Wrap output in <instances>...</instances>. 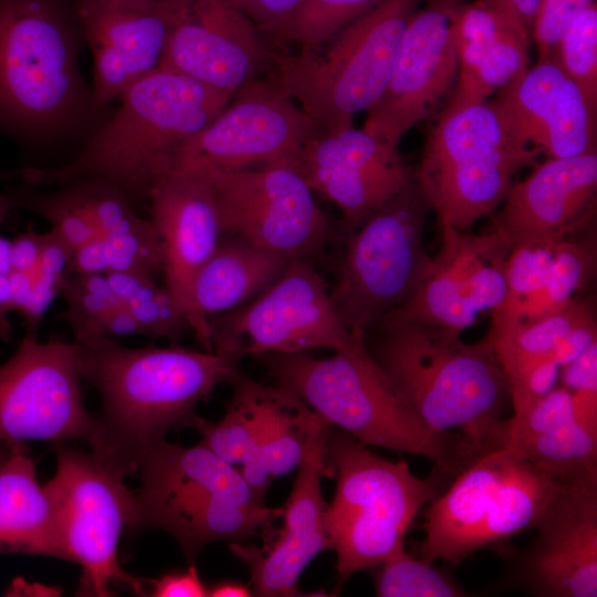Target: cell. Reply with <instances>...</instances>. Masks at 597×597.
<instances>
[{"instance_id":"6da1fadb","label":"cell","mask_w":597,"mask_h":597,"mask_svg":"<svg viewBox=\"0 0 597 597\" xmlns=\"http://www.w3.org/2000/svg\"><path fill=\"white\" fill-rule=\"evenodd\" d=\"M74 344L77 371L101 398L91 453L121 479L170 430L190 427L198 404L240 371L228 355L177 344L130 348L103 335Z\"/></svg>"},{"instance_id":"7a4b0ae2","label":"cell","mask_w":597,"mask_h":597,"mask_svg":"<svg viewBox=\"0 0 597 597\" xmlns=\"http://www.w3.org/2000/svg\"><path fill=\"white\" fill-rule=\"evenodd\" d=\"M77 0H0V133L29 148L85 142L108 117L84 78Z\"/></svg>"},{"instance_id":"3957f363","label":"cell","mask_w":597,"mask_h":597,"mask_svg":"<svg viewBox=\"0 0 597 597\" xmlns=\"http://www.w3.org/2000/svg\"><path fill=\"white\" fill-rule=\"evenodd\" d=\"M364 341L401 395L438 432L459 430L480 454L503 447L505 375L490 343L437 325L384 316Z\"/></svg>"},{"instance_id":"277c9868","label":"cell","mask_w":597,"mask_h":597,"mask_svg":"<svg viewBox=\"0 0 597 597\" xmlns=\"http://www.w3.org/2000/svg\"><path fill=\"white\" fill-rule=\"evenodd\" d=\"M228 94L178 72L159 67L133 83L119 106L64 165L24 167L23 184L56 187L102 179L137 206L172 155L201 132L231 101Z\"/></svg>"},{"instance_id":"5b68a950","label":"cell","mask_w":597,"mask_h":597,"mask_svg":"<svg viewBox=\"0 0 597 597\" xmlns=\"http://www.w3.org/2000/svg\"><path fill=\"white\" fill-rule=\"evenodd\" d=\"M274 384L360 443L420 455L453 479L472 460L461 434L438 432L416 412L368 352L364 337L329 357H259Z\"/></svg>"},{"instance_id":"8992f818","label":"cell","mask_w":597,"mask_h":597,"mask_svg":"<svg viewBox=\"0 0 597 597\" xmlns=\"http://www.w3.org/2000/svg\"><path fill=\"white\" fill-rule=\"evenodd\" d=\"M140 482L129 531L157 528L179 545L189 565L213 542H245L280 519L251 491L239 469L200 442L184 447L165 439L140 459Z\"/></svg>"},{"instance_id":"52a82bcc","label":"cell","mask_w":597,"mask_h":597,"mask_svg":"<svg viewBox=\"0 0 597 597\" xmlns=\"http://www.w3.org/2000/svg\"><path fill=\"white\" fill-rule=\"evenodd\" d=\"M326 460L336 488L326 505L325 527L339 585L405 545L417 513L452 480L438 469L418 478L407 463L388 461L334 427L326 439Z\"/></svg>"},{"instance_id":"ba28073f","label":"cell","mask_w":597,"mask_h":597,"mask_svg":"<svg viewBox=\"0 0 597 597\" xmlns=\"http://www.w3.org/2000/svg\"><path fill=\"white\" fill-rule=\"evenodd\" d=\"M425 0H377L314 51L273 53L269 80L325 132L352 127L384 93Z\"/></svg>"},{"instance_id":"9c48e42d","label":"cell","mask_w":597,"mask_h":597,"mask_svg":"<svg viewBox=\"0 0 597 597\" xmlns=\"http://www.w3.org/2000/svg\"><path fill=\"white\" fill-rule=\"evenodd\" d=\"M540 153L514 134L493 102L446 105L432 126L417 180L439 227L464 231L491 216Z\"/></svg>"},{"instance_id":"30bf717a","label":"cell","mask_w":597,"mask_h":597,"mask_svg":"<svg viewBox=\"0 0 597 597\" xmlns=\"http://www.w3.org/2000/svg\"><path fill=\"white\" fill-rule=\"evenodd\" d=\"M556 483L510 447L475 457L430 501L416 556L459 564L535 526Z\"/></svg>"},{"instance_id":"8fae6325","label":"cell","mask_w":597,"mask_h":597,"mask_svg":"<svg viewBox=\"0 0 597 597\" xmlns=\"http://www.w3.org/2000/svg\"><path fill=\"white\" fill-rule=\"evenodd\" d=\"M430 210L416 176L345 237L329 297L352 334L365 335L413 294L431 259L423 243Z\"/></svg>"},{"instance_id":"7c38bea8","label":"cell","mask_w":597,"mask_h":597,"mask_svg":"<svg viewBox=\"0 0 597 597\" xmlns=\"http://www.w3.org/2000/svg\"><path fill=\"white\" fill-rule=\"evenodd\" d=\"M213 350L245 356L341 350L363 335L341 322L322 275L306 259L292 260L280 277L249 303L207 320Z\"/></svg>"},{"instance_id":"4fadbf2b","label":"cell","mask_w":597,"mask_h":597,"mask_svg":"<svg viewBox=\"0 0 597 597\" xmlns=\"http://www.w3.org/2000/svg\"><path fill=\"white\" fill-rule=\"evenodd\" d=\"M184 171L207 179L226 234L290 261L317 254L329 239L328 218L296 161Z\"/></svg>"},{"instance_id":"5bb4252c","label":"cell","mask_w":597,"mask_h":597,"mask_svg":"<svg viewBox=\"0 0 597 597\" xmlns=\"http://www.w3.org/2000/svg\"><path fill=\"white\" fill-rule=\"evenodd\" d=\"M53 449L56 470L50 482L60 506L64 559L82 568L80 591L105 597L119 584L145 595L144 582L121 567L117 554L121 534L133 521L134 492L92 453L66 442Z\"/></svg>"},{"instance_id":"9a60e30c","label":"cell","mask_w":597,"mask_h":597,"mask_svg":"<svg viewBox=\"0 0 597 597\" xmlns=\"http://www.w3.org/2000/svg\"><path fill=\"white\" fill-rule=\"evenodd\" d=\"M75 344L27 333L0 364V441L88 443L96 417L85 408Z\"/></svg>"},{"instance_id":"2e32d148","label":"cell","mask_w":597,"mask_h":597,"mask_svg":"<svg viewBox=\"0 0 597 597\" xmlns=\"http://www.w3.org/2000/svg\"><path fill=\"white\" fill-rule=\"evenodd\" d=\"M197 135L180 146L168 166L180 170H234L296 161L323 129L269 78L255 80Z\"/></svg>"},{"instance_id":"e0dca14e","label":"cell","mask_w":597,"mask_h":597,"mask_svg":"<svg viewBox=\"0 0 597 597\" xmlns=\"http://www.w3.org/2000/svg\"><path fill=\"white\" fill-rule=\"evenodd\" d=\"M161 1L168 36L160 67L231 97L270 72V43L232 0Z\"/></svg>"},{"instance_id":"ac0fdd59","label":"cell","mask_w":597,"mask_h":597,"mask_svg":"<svg viewBox=\"0 0 597 597\" xmlns=\"http://www.w3.org/2000/svg\"><path fill=\"white\" fill-rule=\"evenodd\" d=\"M467 0H425L411 17L390 80L363 129L399 145L450 95L458 76L455 19Z\"/></svg>"},{"instance_id":"d6986e66","label":"cell","mask_w":597,"mask_h":597,"mask_svg":"<svg viewBox=\"0 0 597 597\" xmlns=\"http://www.w3.org/2000/svg\"><path fill=\"white\" fill-rule=\"evenodd\" d=\"M331 427L314 415L292 490L282 506L281 527L272 524L264 531L262 546L229 543L232 554L247 566L255 596H302L298 579L303 570L318 554L329 549L322 479L332 478L326 460Z\"/></svg>"},{"instance_id":"ffe728a7","label":"cell","mask_w":597,"mask_h":597,"mask_svg":"<svg viewBox=\"0 0 597 597\" xmlns=\"http://www.w3.org/2000/svg\"><path fill=\"white\" fill-rule=\"evenodd\" d=\"M516 557L512 586L537 597L597 596V475L557 480Z\"/></svg>"},{"instance_id":"44dd1931","label":"cell","mask_w":597,"mask_h":597,"mask_svg":"<svg viewBox=\"0 0 597 597\" xmlns=\"http://www.w3.org/2000/svg\"><path fill=\"white\" fill-rule=\"evenodd\" d=\"M441 249L411 297L386 316L419 321L461 334L478 315L495 312L506 292L512 248L495 230L472 234L440 227Z\"/></svg>"},{"instance_id":"7402d4cb","label":"cell","mask_w":597,"mask_h":597,"mask_svg":"<svg viewBox=\"0 0 597 597\" xmlns=\"http://www.w3.org/2000/svg\"><path fill=\"white\" fill-rule=\"evenodd\" d=\"M296 165L313 192L339 209L344 237L416 177L399 145L353 126L322 130L303 147Z\"/></svg>"},{"instance_id":"603a6c76","label":"cell","mask_w":597,"mask_h":597,"mask_svg":"<svg viewBox=\"0 0 597 597\" xmlns=\"http://www.w3.org/2000/svg\"><path fill=\"white\" fill-rule=\"evenodd\" d=\"M596 193L597 151L548 158L512 185L492 229L512 249L578 235L593 221Z\"/></svg>"},{"instance_id":"cb8c5ba5","label":"cell","mask_w":597,"mask_h":597,"mask_svg":"<svg viewBox=\"0 0 597 597\" xmlns=\"http://www.w3.org/2000/svg\"><path fill=\"white\" fill-rule=\"evenodd\" d=\"M492 102L519 139L548 158L597 151V107L557 57L537 59Z\"/></svg>"},{"instance_id":"d4e9b609","label":"cell","mask_w":597,"mask_h":597,"mask_svg":"<svg viewBox=\"0 0 597 597\" xmlns=\"http://www.w3.org/2000/svg\"><path fill=\"white\" fill-rule=\"evenodd\" d=\"M93 57L92 90L109 107L136 81L160 67L168 36L161 0H77Z\"/></svg>"},{"instance_id":"484cf974","label":"cell","mask_w":597,"mask_h":597,"mask_svg":"<svg viewBox=\"0 0 597 597\" xmlns=\"http://www.w3.org/2000/svg\"><path fill=\"white\" fill-rule=\"evenodd\" d=\"M147 201L161 250L163 284L188 321L193 277L224 234L211 187L199 174L167 166L154 177Z\"/></svg>"},{"instance_id":"4316f807","label":"cell","mask_w":597,"mask_h":597,"mask_svg":"<svg viewBox=\"0 0 597 597\" xmlns=\"http://www.w3.org/2000/svg\"><path fill=\"white\" fill-rule=\"evenodd\" d=\"M454 32L458 76L447 105L485 102L530 67L532 33L485 0L461 7Z\"/></svg>"},{"instance_id":"83f0119b","label":"cell","mask_w":597,"mask_h":597,"mask_svg":"<svg viewBox=\"0 0 597 597\" xmlns=\"http://www.w3.org/2000/svg\"><path fill=\"white\" fill-rule=\"evenodd\" d=\"M595 271L591 239L574 235L515 247L506 264L505 300L492 314L520 322L554 314L577 298Z\"/></svg>"},{"instance_id":"f1b7e54d","label":"cell","mask_w":597,"mask_h":597,"mask_svg":"<svg viewBox=\"0 0 597 597\" xmlns=\"http://www.w3.org/2000/svg\"><path fill=\"white\" fill-rule=\"evenodd\" d=\"M485 339L511 392L541 367H562L597 342L595 307L590 301L575 298L561 311L534 322L492 314Z\"/></svg>"},{"instance_id":"f546056e","label":"cell","mask_w":597,"mask_h":597,"mask_svg":"<svg viewBox=\"0 0 597 597\" xmlns=\"http://www.w3.org/2000/svg\"><path fill=\"white\" fill-rule=\"evenodd\" d=\"M0 554L64 559L59 502L25 442L0 441Z\"/></svg>"},{"instance_id":"4dcf8cb0","label":"cell","mask_w":597,"mask_h":597,"mask_svg":"<svg viewBox=\"0 0 597 597\" xmlns=\"http://www.w3.org/2000/svg\"><path fill=\"white\" fill-rule=\"evenodd\" d=\"M290 262L224 233L191 284L188 323L201 347L213 350L208 335L209 317L252 301L280 277Z\"/></svg>"},{"instance_id":"1f68e13d","label":"cell","mask_w":597,"mask_h":597,"mask_svg":"<svg viewBox=\"0 0 597 597\" xmlns=\"http://www.w3.org/2000/svg\"><path fill=\"white\" fill-rule=\"evenodd\" d=\"M261 436L256 455L238 469L262 502L271 481L298 468L315 415L290 389L260 383Z\"/></svg>"},{"instance_id":"d6a6232c","label":"cell","mask_w":597,"mask_h":597,"mask_svg":"<svg viewBox=\"0 0 597 597\" xmlns=\"http://www.w3.org/2000/svg\"><path fill=\"white\" fill-rule=\"evenodd\" d=\"M230 385L233 394L226 412L218 421L197 416L190 428L200 436V443L233 467L250 462L256 455L261 436L260 381L241 371Z\"/></svg>"},{"instance_id":"836d02e7","label":"cell","mask_w":597,"mask_h":597,"mask_svg":"<svg viewBox=\"0 0 597 597\" xmlns=\"http://www.w3.org/2000/svg\"><path fill=\"white\" fill-rule=\"evenodd\" d=\"M510 448L555 480L597 475V429L576 418Z\"/></svg>"},{"instance_id":"e575fe53","label":"cell","mask_w":597,"mask_h":597,"mask_svg":"<svg viewBox=\"0 0 597 597\" xmlns=\"http://www.w3.org/2000/svg\"><path fill=\"white\" fill-rule=\"evenodd\" d=\"M105 275L116 297L138 322L142 335L176 344L190 331L186 315L157 279L121 272Z\"/></svg>"},{"instance_id":"d590c367","label":"cell","mask_w":597,"mask_h":597,"mask_svg":"<svg viewBox=\"0 0 597 597\" xmlns=\"http://www.w3.org/2000/svg\"><path fill=\"white\" fill-rule=\"evenodd\" d=\"M377 0H304L297 10L262 35L276 45L296 44L300 51H314Z\"/></svg>"},{"instance_id":"8d00e7d4","label":"cell","mask_w":597,"mask_h":597,"mask_svg":"<svg viewBox=\"0 0 597 597\" xmlns=\"http://www.w3.org/2000/svg\"><path fill=\"white\" fill-rule=\"evenodd\" d=\"M427 561L398 547L377 565L374 587L380 597H465L463 589L448 573Z\"/></svg>"},{"instance_id":"74e56055","label":"cell","mask_w":597,"mask_h":597,"mask_svg":"<svg viewBox=\"0 0 597 597\" xmlns=\"http://www.w3.org/2000/svg\"><path fill=\"white\" fill-rule=\"evenodd\" d=\"M60 292L67 305L64 318L72 328L74 338L100 335L104 316L123 305L105 274L78 275L66 272L61 281Z\"/></svg>"},{"instance_id":"f35d334b","label":"cell","mask_w":597,"mask_h":597,"mask_svg":"<svg viewBox=\"0 0 597 597\" xmlns=\"http://www.w3.org/2000/svg\"><path fill=\"white\" fill-rule=\"evenodd\" d=\"M556 57L567 75L597 107V4L579 13L563 33Z\"/></svg>"},{"instance_id":"ab89813d","label":"cell","mask_w":597,"mask_h":597,"mask_svg":"<svg viewBox=\"0 0 597 597\" xmlns=\"http://www.w3.org/2000/svg\"><path fill=\"white\" fill-rule=\"evenodd\" d=\"M102 237L107 254V273H133L154 279L161 274L160 244L149 219L144 218L128 231Z\"/></svg>"},{"instance_id":"60d3db41","label":"cell","mask_w":597,"mask_h":597,"mask_svg":"<svg viewBox=\"0 0 597 597\" xmlns=\"http://www.w3.org/2000/svg\"><path fill=\"white\" fill-rule=\"evenodd\" d=\"M596 0H543L537 12L532 40L537 59H554L559 40L570 22Z\"/></svg>"},{"instance_id":"b9f144b4","label":"cell","mask_w":597,"mask_h":597,"mask_svg":"<svg viewBox=\"0 0 597 597\" xmlns=\"http://www.w3.org/2000/svg\"><path fill=\"white\" fill-rule=\"evenodd\" d=\"M150 596L154 597H205L208 596V586L201 580L196 565L187 569L172 572L156 579L147 580Z\"/></svg>"},{"instance_id":"7bdbcfd3","label":"cell","mask_w":597,"mask_h":597,"mask_svg":"<svg viewBox=\"0 0 597 597\" xmlns=\"http://www.w3.org/2000/svg\"><path fill=\"white\" fill-rule=\"evenodd\" d=\"M562 386L573 392L597 391V342L559 368Z\"/></svg>"},{"instance_id":"ee69618b","label":"cell","mask_w":597,"mask_h":597,"mask_svg":"<svg viewBox=\"0 0 597 597\" xmlns=\"http://www.w3.org/2000/svg\"><path fill=\"white\" fill-rule=\"evenodd\" d=\"M261 33L290 17L304 0H232Z\"/></svg>"},{"instance_id":"f6af8a7d","label":"cell","mask_w":597,"mask_h":597,"mask_svg":"<svg viewBox=\"0 0 597 597\" xmlns=\"http://www.w3.org/2000/svg\"><path fill=\"white\" fill-rule=\"evenodd\" d=\"M61 281L41 273L35 274L29 300L20 312L27 333L36 334L44 313L60 292Z\"/></svg>"},{"instance_id":"bcb514c9","label":"cell","mask_w":597,"mask_h":597,"mask_svg":"<svg viewBox=\"0 0 597 597\" xmlns=\"http://www.w3.org/2000/svg\"><path fill=\"white\" fill-rule=\"evenodd\" d=\"M108 271L104 238L100 234L72 251L67 272L88 275Z\"/></svg>"},{"instance_id":"7dc6e473","label":"cell","mask_w":597,"mask_h":597,"mask_svg":"<svg viewBox=\"0 0 597 597\" xmlns=\"http://www.w3.org/2000/svg\"><path fill=\"white\" fill-rule=\"evenodd\" d=\"M43 247V233L32 227L12 240V269L35 274Z\"/></svg>"},{"instance_id":"c3c4849f","label":"cell","mask_w":597,"mask_h":597,"mask_svg":"<svg viewBox=\"0 0 597 597\" xmlns=\"http://www.w3.org/2000/svg\"><path fill=\"white\" fill-rule=\"evenodd\" d=\"M8 277L13 311L20 313L29 300L35 274L12 270Z\"/></svg>"},{"instance_id":"681fc988","label":"cell","mask_w":597,"mask_h":597,"mask_svg":"<svg viewBox=\"0 0 597 597\" xmlns=\"http://www.w3.org/2000/svg\"><path fill=\"white\" fill-rule=\"evenodd\" d=\"M13 312L8 275L0 274V339L9 342L12 337V326L9 314Z\"/></svg>"},{"instance_id":"f907efd6","label":"cell","mask_w":597,"mask_h":597,"mask_svg":"<svg viewBox=\"0 0 597 597\" xmlns=\"http://www.w3.org/2000/svg\"><path fill=\"white\" fill-rule=\"evenodd\" d=\"M252 595V589L249 586L235 580H223L208 587V596L210 597H249Z\"/></svg>"},{"instance_id":"816d5d0a","label":"cell","mask_w":597,"mask_h":597,"mask_svg":"<svg viewBox=\"0 0 597 597\" xmlns=\"http://www.w3.org/2000/svg\"><path fill=\"white\" fill-rule=\"evenodd\" d=\"M12 270V240L0 233V274L8 275Z\"/></svg>"},{"instance_id":"f5cc1de1","label":"cell","mask_w":597,"mask_h":597,"mask_svg":"<svg viewBox=\"0 0 597 597\" xmlns=\"http://www.w3.org/2000/svg\"><path fill=\"white\" fill-rule=\"evenodd\" d=\"M14 208L15 206L9 191L7 190L6 192L0 193V233H1V227L7 216Z\"/></svg>"},{"instance_id":"db71d44e","label":"cell","mask_w":597,"mask_h":597,"mask_svg":"<svg viewBox=\"0 0 597 597\" xmlns=\"http://www.w3.org/2000/svg\"><path fill=\"white\" fill-rule=\"evenodd\" d=\"M22 168L13 170H0V181H12L21 179Z\"/></svg>"}]
</instances>
